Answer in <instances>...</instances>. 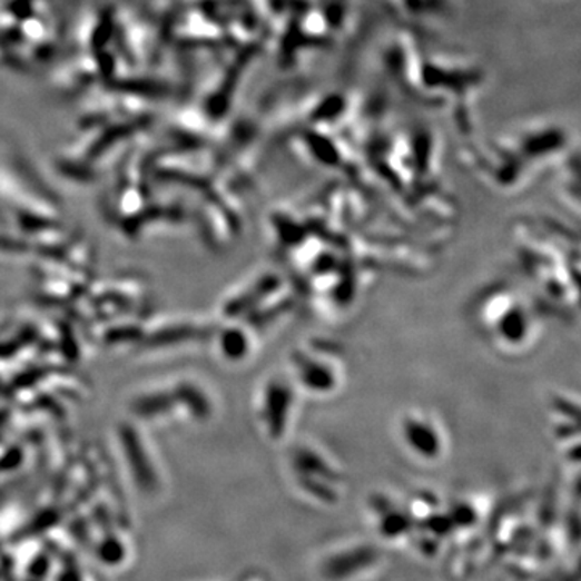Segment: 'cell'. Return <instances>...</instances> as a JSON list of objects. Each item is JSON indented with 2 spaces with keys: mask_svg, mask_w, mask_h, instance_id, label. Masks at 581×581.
Listing matches in <instances>:
<instances>
[{
  "mask_svg": "<svg viewBox=\"0 0 581 581\" xmlns=\"http://www.w3.org/2000/svg\"><path fill=\"white\" fill-rule=\"evenodd\" d=\"M299 396V390L286 371L265 380L257 394L256 412L262 432L268 440L279 443L289 436L297 420Z\"/></svg>",
  "mask_w": 581,
  "mask_h": 581,
  "instance_id": "3957f363",
  "label": "cell"
},
{
  "mask_svg": "<svg viewBox=\"0 0 581 581\" xmlns=\"http://www.w3.org/2000/svg\"><path fill=\"white\" fill-rule=\"evenodd\" d=\"M475 318L488 341L505 354L529 351L541 332L532 301L504 283L483 290L475 303Z\"/></svg>",
  "mask_w": 581,
  "mask_h": 581,
  "instance_id": "6da1fadb",
  "label": "cell"
},
{
  "mask_svg": "<svg viewBox=\"0 0 581 581\" xmlns=\"http://www.w3.org/2000/svg\"><path fill=\"white\" fill-rule=\"evenodd\" d=\"M396 436L405 454L423 464H437L450 452L443 422L425 408H407L397 418Z\"/></svg>",
  "mask_w": 581,
  "mask_h": 581,
  "instance_id": "277c9868",
  "label": "cell"
},
{
  "mask_svg": "<svg viewBox=\"0 0 581 581\" xmlns=\"http://www.w3.org/2000/svg\"><path fill=\"white\" fill-rule=\"evenodd\" d=\"M301 394L325 400L335 396L346 378L343 351L332 341L306 339L288 355L285 368Z\"/></svg>",
  "mask_w": 581,
  "mask_h": 581,
  "instance_id": "7a4b0ae2",
  "label": "cell"
}]
</instances>
